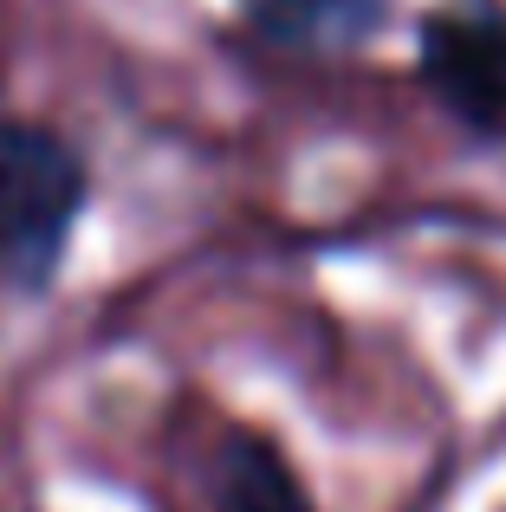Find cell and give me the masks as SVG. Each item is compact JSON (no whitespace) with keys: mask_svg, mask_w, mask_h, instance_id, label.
Instances as JSON below:
<instances>
[{"mask_svg":"<svg viewBox=\"0 0 506 512\" xmlns=\"http://www.w3.org/2000/svg\"><path fill=\"white\" fill-rule=\"evenodd\" d=\"M85 208V163L39 124H0V286L39 292Z\"/></svg>","mask_w":506,"mask_h":512,"instance_id":"obj_1","label":"cell"},{"mask_svg":"<svg viewBox=\"0 0 506 512\" xmlns=\"http://www.w3.org/2000/svg\"><path fill=\"white\" fill-rule=\"evenodd\" d=\"M422 78L481 137H506V0H448L422 20Z\"/></svg>","mask_w":506,"mask_h":512,"instance_id":"obj_2","label":"cell"},{"mask_svg":"<svg viewBox=\"0 0 506 512\" xmlns=\"http://www.w3.org/2000/svg\"><path fill=\"white\" fill-rule=\"evenodd\" d=\"M390 0H241V20L266 46L286 52H344L383 26Z\"/></svg>","mask_w":506,"mask_h":512,"instance_id":"obj_3","label":"cell"},{"mask_svg":"<svg viewBox=\"0 0 506 512\" xmlns=\"http://www.w3.org/2000/svg\"><path fill=\"white\" fill-rule=\"evenodd\" d=\"M215 512H312L299 474L286 467V454L260 435H234L221 454V487Z\"/></svg>","mask_w":506,"mask_h":512,"instance_id":"obj_4","label":"cell"}]
</instances>
